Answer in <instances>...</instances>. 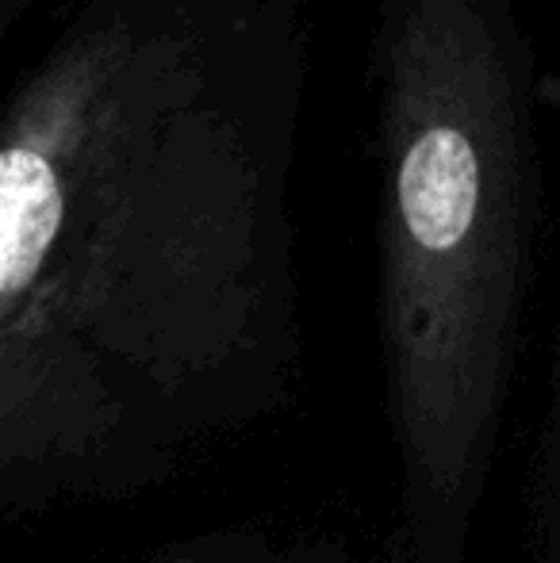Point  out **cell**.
Returning a JSON list of instances; mask_svg holds the SVG:
<instances>
[{
  "label": "cell",
  "mask_w": 560,
  "mask_h": 563,
  "mask_svg": "<svg viewBox=\"0 0 560 563\" xmlns=\"http://www.w3.org/2000/svg\"><path fill=\"white\" fill-rule=\"evenodd\" d=\"M315 0H77L0 119V506L116 498L277 410Z\"/></svg>",
  "instance_id": "obj_1"
},
{
  "label": "cell",
  "mask_w": 560,
  "mask_h": 563,
  "mask_svg": "<svg viewBox=\"0 0 560 563\" xmlns=\"http://www.w3.org/2000/svg\"><path fill=\"white\" fill-rule=\"evenodd\" d=\"M369 81L388 563H469L538 273V62L515 0H376Z\"/></svg>",
  "instance_id": "obj_2"
},
{
  "label": "cell",
  "mask_w": 560,
  "mask_h": 563,
  "mask_svg": "<svg viewBox=\"0 0 560 563\" xmlns=\"http://www.w3.org/2000/svg\"><path fill=\"white\" fill-rule=\"evenodd\" d=\"M530 563H560V345L530 487Z\"/></svg>",
  "instance_id": "obj_3"
},
{
  "label": "cell",
  "mask_w": 560,
  "mask_h": 563,
  "mask_svg": "<svg viewBox=\"0 0 560 563\" xmlns=\"http://www.w3.org/2000/svg\"><path fill=\"white\" fill-rule=\"evenodd\" d=\"M139 563H281L265 552V544L257 537L246 533H208L193 537V541L169 544V549L154 552V556Z\"/></svg>",
  "instance_id": "obj_4"
},
{
  "label": "cell",
  "mask_w": 560,
  "mask_h": 563,
  "mask_svg": "<svg viewBox=\"0 0 560 563\" xmlns=\"http://www.w3.org/2000/svg\"><path fill=\"white\" fill-rule=\"evenodd\" d=\"M281 563H353V552L345 549V541H311L296 544Z\"/></svg>",
  "instance_id": "obj_5"
},
{
  "label": "cell",
  "mask_w": 560,
  "mask_h": 563,
  "mask_svg": "<svg viewBox=\"0 0 560 563\" xmlns=\"http://www.w3.org/2000/svg\"><path fill=\"white\" fill-rule=\"evenodd\" d=\"M28 8H35V0H0V38L12 35V27L28 15Z\"/></svg>",
  "instance_id": "obj_6"
}]
</instances>
